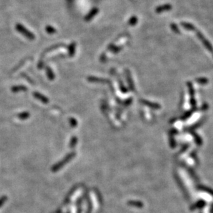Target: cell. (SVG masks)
<instances>
[{"label":"cell","mask_w":213,"mask_h":213,"mask_svg":"<svg viewBox=\"0 0 213 213\" xmlns=\"http://www.w3.org/2000/svg\"><path fill=\"white\" fill-rule=\"evenodd\" d=\"M16 29H17V31H18V32H20L21 34H22L23 35L25 36L26 37H27L28 39H31V40L35 39V35H34L33 34L31 33V32H30L28 30H27L26 28L24 26H22V24H17Z\"/></svg>","instance_id":"cell-1"},{"label":"cell","mask_w":213,"mask_h":213,"mask_svg":"<svg viewBox=\"0 0 213 213\" xmlns=\"http://www.w3.org/2000/svg\"><path fill=\"white\" fill-rule=\"evenodd\" d=\"M33 96L36 98V99H39V101H41L42 102H43V103L47 104V103H48V102H49V100H48V98L46 97V96L42 95L41 93H39L34 92Z\"/></svg>","instance_id":"cell-2"},{"label":"cell","mask_w":213,"mask_h":213,"mask_svg":"<svg viewBox=\"0 0 213 213\" xmlns=\"http://www.w3.org/2000/svg\"><path fill=\"white\" fill-rule=\"evenodd\" d=\"M46 74H47L48 78L49 79V80H51V81L54 80V79H55V74L53 73V72L52 71V70H51L50 68L46 67Z\"/></svg>","instance_id":"cell-3"},{"label":"cell","mask_w":213,"mask_h":213,"mask_svg":"<svg viewBox=\"0 0 213 213\" xmlns=\"http://www.w3.org/2000/svg\"><path fill=\"white\" fill-rule=\"evenodd\" d=\"M27 90V88L24 86H13L12 88V91L14 93L19 92V91H26Z\"/></svg>","instance_id":"cell-4"},{"label":"cell","mask_w":213,"mask_h":213,"mask_svg":"<svg viewBox=\"0 0 213 213\" xmlns=\"http://www.w3.org/2000/svg\"><path fill=\"white\" fill-rule=\"evenodd\" d=\"M75 44L72 43L69 48V56L73 57L75 53Z\"/></svg>","instance_id":"cell-5"},{"label":"cell","mask_w":213,"mask_h":213,"mask_svg":"<svg viewBox=\"0 0 213 213\" xmlns=\"http://www.w3.org/2000/svg\"><path fill=\"white\" fill-rule=\"evenodd\" d=\"M46 31L49 34H54L56 33V30L53 27L50 26H47L46 27Z\"/></svg>","instance_id":"cell-6"},{"label":"cell","mask_w":213,"mask_h":213,"mask_svg":"<svg viewBox=\"0 0 213 213\" xmlns=\"http://www.w3.org/2000/svg\"><path fill=\"white\" fill-rule=\"evenodd\" d=\"M96 12H97V10H92V11H91V12H90V13H89L88 15L86 17V20H90V19L93 18V15H94L96 13Z\"/></svg>","instance_id":"cell-7"}]
</instances>
